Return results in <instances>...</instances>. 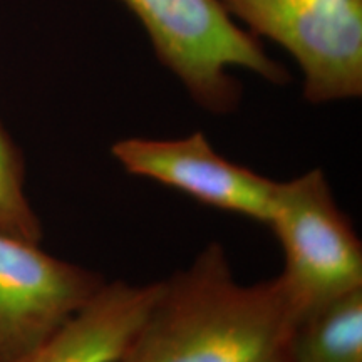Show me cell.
I'll use <instances>...</instances> for the list:
<instances>
[{"mask_svg":"<svg viewBox=\"0 0 362 362\" xmlns=\"http://www.w3.org/2000/svg\"><path fill=\"white\" fill-rule=\"evenodd\" d=\"M296 317L279 277L235 280L220 243L163 280L117 362H284Z\"/></svg>","mask_w":362,"mask_h":362,"instance_id":"cell-1","label":"cell"},{"mask_svg":"<svg viewBox=\"0 0 362 362\" xmlns=\"http://www.w3.org/2000/svg\"><path fill=\"white\" fill-rule=\"evenodd\" d=\"M143 25L158 61L173 72L189 98L211 115H230L242 86L230 67L284 86L291 74L250 30L235 24L220 0H116Z\"/></svg>","mask_w":362,"mask_h":362,"instance_id":"cell-2","label":"cell"},{"mask_svg":"<svg viewBox=\"0 0 362 362\" xmlns=\"http://www.w3.org/2000/svg\"><path fill=\"white\" fill-rule=\"evenodd\" d=\"M269 226L282 245L279 280L296 320L362 288V243L322 170L277 181Z\"/></svg>","mask_w":362,"mask_h":362,"instance_id":"cell-3","label":"cell"},{"mask_svg":"<svg viewBox=\"0 0 362 362\" xmlns=\"http://www.w3.org/2000/svg\"><path fill=\"white\" fill-rule=\"evenodd\" d=\"M257 37L277 42L304 74L312 104L362 96V0H220Z\"/></svg>","mask_w":362,"mask_h":362,"instance_id":"cell-4","label":"cell"},{"mask_svg":"<svg viewBox=\"0 0 362 362\" xmlns=\"http://www.w3.org/2000/svg\"><path fill=\"white\" fill-rule=\"evenodd\" d=\"M106 280L0 232V362H22Z\"/></svg>","mask_w":362,"mask_h":362,"instance_id":"cell-5","label":"cell"},{"mask_svg":"<svg viewBox=\"0 0 362 362\" xmlns=\"http://www.w3.org/2000/svg\"><path fill=\"white\" fill-rule=\"evenodd\" d=\"M111 153L131 175L269 225L277 181L218 155L200 131L180 139H119Z\"/></svg>","mask_w":362,"mask_h":362,"instance_id":"cell-6","label":"cell"},{"mask_svg":"<svg viewBox=\"0 0 362 362\" xmlns=\"http://www.w3.org/2000/svg\"><path fill=\"white\" fill-rule=\"evenodd\" d=\"M160 282L104 284L22 362H117L141 327Z\"/></svg>","mask_w":362,"mask_h":362,"instance_id":"cell-7","label":"cell"},{"mask_svg":"<svg viewBox=\"0 0 362 362\" xmlns=\"http://www.w3.org/2000/svg\"><path fill=\"white\" fill-rule=\"evenodd\" d=\"M284 362H362V288L298 317Z\"/></svg>","mask_w":362,"mask_h":362,"instance_id":"cell-8","label":"cell"},{"mask_svg":"<svg viewBox=\"0 0 362 362\" xmlns=\"http://www.w3.org/2000/svg\"><path fill=\"white\" fill-rule=\"evenodd\" d=\"M22 153L0 124V232L39 243L42 225L27 200Z\"/></svg>","mask_w":362,"mask_h":362,"instance_id":"cell-9","label":"cell"}]
</instances>
